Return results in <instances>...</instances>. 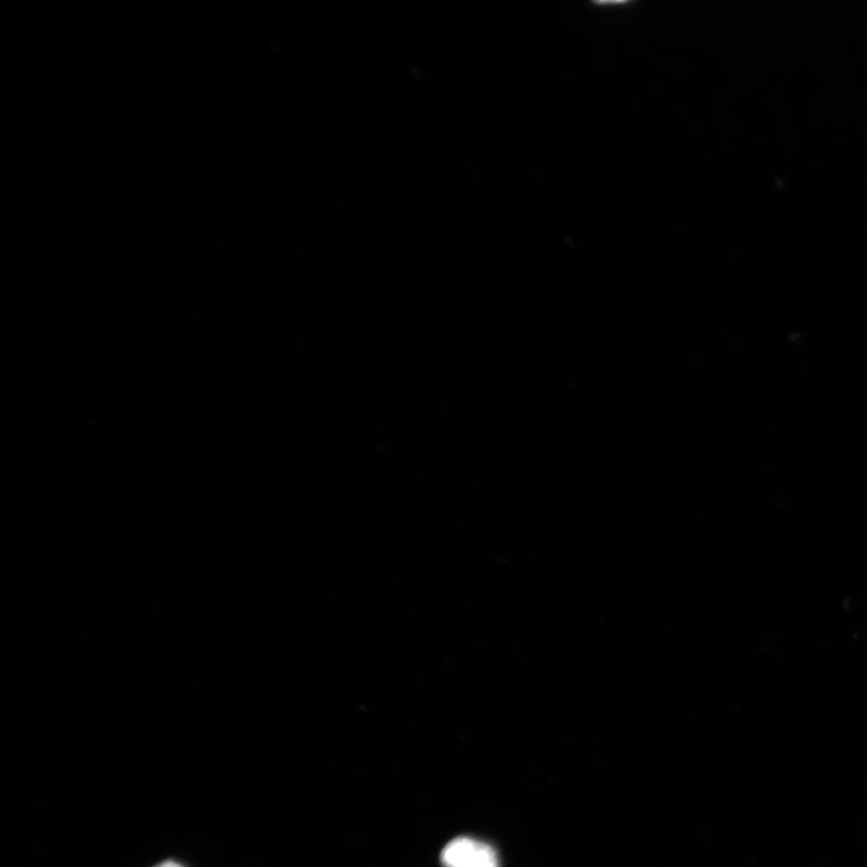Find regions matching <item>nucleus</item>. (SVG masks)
<instances>
[{
  "label": "nucleus",
  "instance_id": "obj_1",
  "mask_svg": "<svg viewBox=\"0 0 867 867\" xmlns=\"http://www.w3.org/2000/svg\"><path fill=\"white\" fill-rule=\"evenodd\" d=\"M441 861L445 867H499L495 850L469 837L452 840L444 848Z\"/></svg>",
  "mask_w": 867,
  "mask_h": 867
},
{
  "label": "nucleus",
  "instance_id": "obj_2",
  "mask_svg": "<svg viewBox=\"0 0 867 867\" xmlns=\"http://www.w3.org/2000/svg\"><path fill=\"white\" fill-rule=\"evenodd\" d=\"M155 867H185V866H183V865H180L178 863H175V861H166V863H161V864H159V865H157Z\"/></svg>",
  "mask_w": 867,
  "mask_h": 867
}]
</instances>
